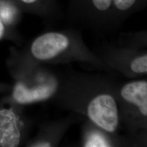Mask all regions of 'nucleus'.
<instances>
[{"label":"nucleus","mask_w":147,"mask_h":147,"mask_svg":"<svg viewBox=\"0 0 147 147\" xmlns=\"http://www.w3.org/2000/svg\"><path fill=\"white\" fill-rule=\"evenodd\" d=\"M147 5V0H68L64 14L72 22L115 27Z\"/></svg>","instance_id":"f257e3e1"},{"label":"nucleus","mask_w":147,"mask_h":147,"mask_svg":"<svg viewBox=\"0 0 147 147\" xmlns=\"http://www.w3.org/2000/svg\"><path fill=\"white\" fill-rule=\"evenodd\" d=\"M72 36L63 31L45 32L31 43L30 52L39 61H48L71 49L76 42Z\"/></svg>","instance_id":"f03ea898"},{"label":"nucleus","mask_w":147,"mask_h":147,"mask_svg":"<svg viewBox=\"0 0 147 147\" xmlns=\"http://www.w3.org/2000/svg\"><path fill=\"white\" fill-rule=\"evenodd\" d=\"M87 115L90 120L105 131L114 132L119 125V111L115 98L109 94H100L89 102Z\"/></svg>","instance_id":"7ed1b4c3"},{"label":"nucleus","mask_w":147,"mask_h":147,"mask_svg":"<svg viewBox=\"0 0 147 147\" xmlns=\"http://www.w3.org/2000/svg\"><path fill=\"white\" fill-rule=\"evenodd\" d=\"M23 124L11 107L0 109L1 147H16L20 144Z\"/></svg>","instance_id":"20e7f679"},{"label":"nucleus","mask_w":147,"mask_h":147,"mask_svg":"<svg viewBox=\"0 0 147 147\" xmlns=\"http://www.w3.org/2000/svg\"><path fill=\"white\" fill-rule=\"evenodd\" d=\"M55 91L53 84H42L28 87L22 82H18L14 86L12 98L16 103L21 105L29 104L49 98Z\"/></svg>","instance_id":"39448f33"},{"label":"nucleus","mask_w":147,"mask_h":147,"mask_svg":"<svg viewBox=\"0 0 147 147\" xmlns=\"http://www.w3.org/2000/svg\"><path fill=\"white\" fill-rule=\"evenodd\" d=\"M124 100L136 106L143 116H147V82L136 81L125 84L121 89Z\"/></svg>","instance_id":"423d86ee"},{"label":"nucleus","mask_w":147,"mask_h":147,"mask_svg":"<svg viewBox=\"0 0 147 147\" xmlns=\"http://www.w3.org/2000/svg\"><path fill=\"white\" fill-rule=\"evenodd\" d=\"M130 68L134 73H146L147 72V54H143L134 58L131 63Z\"/></svg>","instance_id":"0eeeda50"},{"label":"nucleus","mask_w":147,"mask_h":147,"mask_svg":"<svg viewBox=\"0 0 147 147\" xmlns=\"http://www.w3.org/2000/svg\"><path fill=\"white\" fill-rule=\"evenodd\" d=\"M86 147H108V143L105 139L98 134H93L89 137L86 143Z\"/></svg>","instance_id":"6e6552de"},{"label":"nucleus","mask_w":147,"mask_h":147,"mask_svg":"<svg viewBox=\"0 0 147 147\" xmlns=\"http://www.w3.org/2000/svg\"><path fill=\"white\" fill-rule=\"evenodd\" d=\"M32 147H47L51 146V143L50 142L47 141H42V142H39L36 143L31 146Z\"/></svg>","instance_id":"1a4fd4ad"},{"label":"nucleus","mask_w":147,"mask_h":147,"mask_svg":"<svg viewBox=\"0 0 147 147\" xmlns=\"http://www.w3.org/2000/svg\"><path fill=\"white\" fill-rule=\"evenodd\" d=\"M5 31V24L0 18V40L4 37Z\"/></svg>","instance_id":"9d476101"},{"label":"nucleus","mask_w":147,"mask_h":147,"mask_svg":"<svg viewBox=\"0 0 147 147\" xmlns=\"http://www.w3.org/2000/svg\"><path fill=\"white\" fill-rule=\"evenodd\" d=\"M0 147H1V144H0Z\"/></svg>","instance_id":"9b49d317"}]
</instances>
